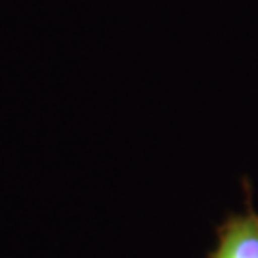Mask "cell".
Masks as SVG:
<instances>
[{"mask_svg": "<svg viewBox=\"0 0 258 258\" xmlns=\"http://www.w3.org/2000/svg\"><path fill=\"white\" fill-rule=\"evenodd\" d=\"M207 258H258V212L250 199L216 230V247Z\"/></svg>", "mask_w": 258, "mask_h": 258, "instance_id": "cell-1", "label": "cell"}]
</instances>
